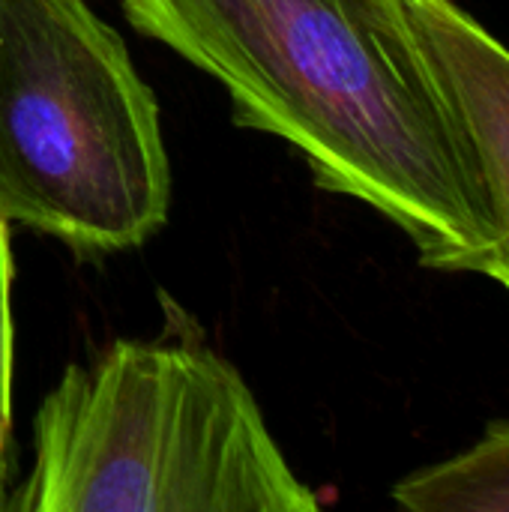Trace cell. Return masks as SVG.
I'll list each match as a JSON object with an SVG mask.
<instances>
[{
  "label": "cell",
  "mask_w": 509,
  "mask_h": 512,
  "mask_svg": "<svg viewBox=\"0 0 509 512\" xmlns=\"http://www.w3.org/2000/svg\"><path fill=\"white\" fill-rule=\"evenodd\" d=\"M243 375L210 345L117 339L69 366L33 420L6 512H318Z\"/></svg>",
  "instance_id": "2"
},
{
  "label": "cell",
  "mask_w": 509,
  "mask_h": 512,
  "mask_svg": "<svg viewBox=\"0 0 509 512\" xmlns=\"http://www.w3.org/2000/svg\"><path fill=\"white\" fill-rule=\"evenodd\" d=\"M393 501L411 512H509V420H492L468 450L402 477Z\"/></svg>",
  "instance_id": "5"
},
{
  "label": "cell",
  "mask_w": 509,
  "mask_h": 512,
  "mask_svg": "<svg viewBox=\"0 0 509 512\" xmlns=\"http://www.w3.org/2000/svg\"><path fill=\"white\" fill-rule=\"evenodd\" d=\"M171 210L159 105L87 0H0V216L99 258Z\"/></svg>",
  "instance_id": "3"
},
{
  "label": "cell",
  "mask_w": 509,
  "mask_h": 512,
  "mask_svg": "<svg viewBox=\"0 0 509 512\" xmlns=\"http://www.w3.org/2000/svg\"><path fill=\"white\" fill-rule=\"evenodd\" d=\"M213 75L237 126L282 138L315 186L390 219L438 273L489 276L498 234L399 0H120Z\"/></svg>",
  "instance_id": "1"
},
{
  "label": "cell",
  "mask_w": 509,
  "mask_h": 512,
  "mask_svg": "<svg viewBox=\"0 0 509 512\" xmlns=\"http://www.w3.org/2000/svg\"><path fill=\"white\" fill-rule=\"evenodd\" d=\"M12 252H9V222L0 216V512H6L12 495Z\"/></svg>",
  "instance_id": "6"
},
{
  "label": "cell",
  "mask_w": 509,
  "mask_h": 512,
  "mask_svg": "<svg viewBox=\"0 0 509 512\" xmlns=\"http://www.w3.org/2000/svg\"><path fill=\"white\" fill-rule=\"evenodd\" d=\"M411 45L444 102L486 198L509 291V48L453 0H399Z\"/></svg>",
  "instance_id": "4"
}]
</instances>
